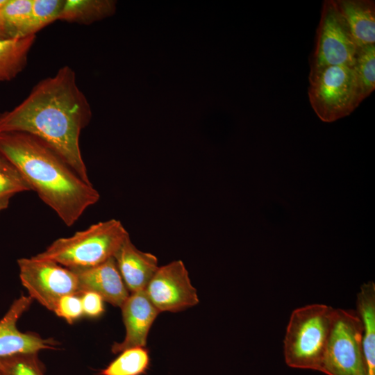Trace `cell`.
<instances>
[{
    "label": "cell",
    "mask_w": 375,
    "mask_h": 375,
    "mask_svg": "<svg viewBox=\"0 0 375 375\" xmlns=\"http://www.w3.org/2000/svg\"><path fill=\"white\" fill-rule=\"evenodd\" d=\"M91 117L75 72L66 65L40 81L14 108L0 113V133L22 132L38 138L91 183L79 145L81 131Z\"/></svg>",
    "instance_id": "1"
},
{
    "label": "cell",
    "mask_w": 375,
    "mask_h": 375,
    "mask_svg": "<svg viewBox=\"0 0 375 375\" xmlns=\"http://www.w3.org/2000/svg\"><path fill=\"white\" fill-rule=\"evenodd\" d=\"M0 155L21 173L32 190L67 226H72L100 195L51 148L22 132L0 133Z\"/></svg>",
    "instance_id": "2"
},
{
    "label": "cell",
    "mask_w": 375,
    "mask_h": 375,
    "mask_svg": "<svg viewBox=\"0 0 375 375\" xmlns=\"http://www.w3.org/2000/svg\"><path fill=\"white\" fill-rule=\"evenodd\" d=\"M128 235L122 222L112 219L92 224L70 237L58 238L35 256L70 269L91 267L114 257Z\"/></svg>",
    "instance_id": "3"
},
{
    "label": "cell",
    "mask_w": 375,
    "mask_h": 375,
    "mask_svg": "<svg viewBox=\"0 0 375 375\" xmlns=\"http://www.w3.org/2000/svg\"><path fill=\"white\" fill-rule=\"evenodd\" d=\"M334 311L331 306L318 303L292 311L283 340L288 366L320 372Z\"/></svg>",
    "instance_id": "4"
},
{
    "label": "cell",
    "mask_w": 375,
    "mask_h": 375,
    "mask_svg": "<svg viewBox=\"0 0 375 375\" xmlns=\"http://www.w3.org/2000/svg\"><path fill=\"white\" fill-rule=\"evenodd\" d=\"M309 83L310 106L324 122L349 115L365 99L351 66L333 65L310 70Z\"/></svg>",
    "instance_id": "5"
},
{
    "label": "cell",
    "mask_w": 375,
    "mask_h": 375,
    "mask_svg": "<svg viewBox=\"0 0 375 375\" xmlns=\"http://www.w3.org/2000/svg\"><path fill=\"white\" fill-rule=\"evenodd\" d=\"M362 326L356 311L335 309L320 372L327 375H367Z\"/></svg>",
    "instance_id": "6"
},
{
    "label": "cell",
    "mask_w": 375,
    "mask_h": 375,
    "mask_svg": "<svg viewBox=\"0 0 375 375\" xmlns=\"http://www.w3.org/2000/svg\"><path fill=\"white\" fill-rule=\"evenodd\" d=\"M19 278L28 297L53 312L58 300L68 294L79 295L76 273L55 261L36 257L17 260Z\"/></svg>",
    "instance_id": "7"
},
{
    "label": "cell",
    "mask_w": 375,
    "mask_h": 375,
    "mask_svg": "<svg viewBox=\"0 0 375 375\" xmlns=\"http://www.w3.org/2000/svg\"><path fill=\"white\" fill-rule=\"evenodd\" d=\"M358 49L335 1H324L310 70L333 65L353 67Z\"/></svg>",
    "instance_id": "8"
},
{
    "label": "cell",
    "mask_w": 375,
    "mask_h": 375,
    "mask_svg": "<svg viewBox=\"0 0 375 375\" xmlns=\"http://www.w3.org/2000/svg\"><path fill=\"white\" fill-rule=\"evenodd\" d=\"M144 291L160 312L182 311L199 302L197 290L181 260L159 266Z\"/></svg>",
    "instance_id": "9"
},
{
    "label": "cell",
    "mask_w": 375,
    "mask_h": 375,
    "mask_svg": "<svg viewBox=\"0 0 375 375\" xmlns=\"http://www.w3.org/2000/svg\"><path fill=\"white\" fill-rule=\"evenodd\" d=\"M33 301L28 296H20L0 319V359L18 353H38L44 349H54L58 344L53 339H44L35 333L22 332L17 328L18 320Z\"/></svg>",
    "instance_id": "10"
},
{
    "label": "cell",
    "mask_w": 375,
    "mask_h": 375,
    "mask_svg": "<svg viewBox=\"0 0 375 375\" xmlns=\"http://www.w3.org/2000/svg\"><path fill=\"white\" fill-rule=\"evenodd\" d=\"M120 308L126 333L122 342L112 345V352L116 354L130 348L145 347L150 328L160 312L144 290L130 293Z\"/></svg>",
    "instance_id": "11"
},
{
    "label": "cell",
    "mask_w": 375,
    "mask_h": 375,
    "mask_svg": "<svg viewBox=\"0 0 375 375\" xmlns=\"http://www.w3.org/2000/svg\"><path fill=\"white\" fill-rule=\"evenodd\" d=\"M72 270L77 276L79 295L93 292L104 301L120 308L130 294L113 257L91 267Z\"/></svg>",
    "instance_id": "12"
},
{
    "label": "cell",
    "mask_w": 375,
    "mask_h": 375,
    "mask_svg": "<svg viewBox=\"0 0 375 375\" xmlns=\"http://www.w3.org/2000/svg\"><path fill=\"white\" fill-rule=\"evenodd\" d=\"M113 258L130 293L144 290L159 267L156 256L139 250L129 235Z\"/></svg>",
    "instance_id": "13"
},
{
    "label": "cell",
    "mask_w": 375,
    "mask_h": 375,
    "mask_svg": "<svg viewBox=\"0 0 375 375\" xmlns=\"http://www.w3.org/2000/svg\"><path fill=\"white\" fill-rule=\"evenodd\" d=\"M335 3L358 47L375 44L374 1L337 0Z\"/></svg>",
    "instance_id": "14"
},
{
    "label": "cell",
    "mask_w": 375,
    "mask_h": 375,
    "mask_svg": "<svg viewBox=\"0 0 375 375\" xmlns=\"http://www.w3.org/2000/svg\"><path fill=\"white\" fill-rule=\"evenodd\" d=\"M362 326V351L367 375H375V284L363 283L357 294L356 310Z\"/></svg>",
    "instance_id": "15"
},
{
    "label": "cell",
    "mask_w": 375,
    "mask_h": 375,
    "mask_svg": "<svg viewBox=\"0 0 375 375\" xmlns=\"http://www.w3.org/2000/svg\"><path fill=\"white\" fill-rule=\"evenodd\" d=\"M35 35L0 38V82L15 78L25 68Z\"/></svg>",
    "instance_id": "16"
},
{
    "label": "cell",
    "mask_w": 375,
    "mask_h": 375,
    "mask_svg": "<svg viewBox=\"0 0 375 375\" xmlns=\"http://www.w3.org/2000/svg\"><path fill=\"white\" fill-rule=\"evenodd\" d=\"M115 2L108 0H65L58 20L90 24L114 13Z\"/></svg>",
    "instance_id": "17"
},
{
    "label": "cell",
    "mask_w": 375,
    "mask_h": 375,
    "mask_svg": "<svg viewBox=\"0 0 375 375\" xmlns=\"http://www.w3.org/2000/svg\"><path fill=\"white\" fill-rule=\"evenodd\" d=\"M33 0H7L0 10V26L7 38L24 37Z\"/></svg>",
    "instance_id": "18"
},
{
    "label": "cell",
    "mask_w": 375,
    "mask_h": 375,
    "mask_svg": "<svg viewBox=\"0 0 375 375\" xmlns=\"http://www.w3.org/2000/svg\"><path fill=\"white\" fill-rule=\"evenodd\" d=\"M149 353L145 347L126 349L100 372L101 375H142L148 369Z\"/></svg>",
    "instance_id": "19"
},
{
    "label": "cell",
    "mask_w": 375,
    "mask_h": 375,
    "mask_svg": "<svg viewBox=\"0 0 375 375\" xmlns=\"http://www.w3.org/2000/svg\"><path fill=\"white\" fill-rule=\"evenodd\" d=\"M32 190L18 169L0 155V212L8 207L17 193Z\"/></svg>",
    "instance_id": "20"
},
{
    "label": "cell",
    "mask_w": 375,
    "mask_h": 375,
    "mask_svg": "<svg viewBox=\"0 0 375 375\" xmlns=\"http://www.w3.org/2000/svg\"><path fill=\"white\" fill-rule=\"evenodd\" d=\"M65 0H33L30 19L24 36L35 35L40 30L58 20Z\"/></svg>",
    "instance_id": "21"
},
{
    "label": "cell",
    "mask_w": 375,
    "mask_h": 375,
    "mask_svg": "<svg viewBox=\"0 0 375 375\" xmlns=\"http://www.w3.org/2000/svg\"><path fill=\"white\" fill-rule=\"evenodd\" d=\"M353 69L366 99L375 88V44L358 49Z\"/></svg>",
    "instance_id": "22"
},
{
    "label": "cell",
    "mask_w": 375,
    "mask_h": 375,
    "mask_svg": "<svg viewBox=\"0 0 375 375\" xmlns=\"http://www.w3.org/2000/svg\"><path fill=\"white\" fill-rule=\"evenodd\" d=\"M5 375H44L38 353H18L0 359Z\"/></svg>",
    "instance_id": "23"
},
{
    "label": "cell",
    "mask_w": 375,
    "mask_h": 375,
    "mask_svg": "<svg viewBox=\"0 0 375 375\" xmlns=\"http://www.w3.org/2000/svg\"><path fill=\"white\" fill-rule=\"evenodd\" d=\"M53 312L69 324H72L83 315L80 296L68 294L62 297L58 300Z\"/></svg>",
    "instance_id": "24"
},
{
    "label": "cell",
    "mask_w": 375,
    "mask_h": 375,
    "mask_svg": "<svg viewBox=\"0 0 375 375\" xmlns=\"http://www.w3.org/2000/svg\"><path fill=\"white\" fill-rule=\"evenodd\" d=\"M81 300L83 315L96 318L105 311L104 301L98 294L93 292H85L79 295Z\"/></svg>",
    "instance_id": "25"
},
{
    "label": "cell",
    "mask_w": 375,
    "mask_h": 375,
    "mask_svg": "<svg viewBox=\"0 0 375 375\" xmlns=\"http://www.w3.org/2000/svg\"><path fill=\"white\" fill-rule=\"evenodd\" d=\"M7 38V37L0 26V38Z\"/></svg>",
    "instance_id": "26"
},
{
    "label": "cell",
    "mask_w": 375,
    "mask_h": 375,
    "mask_svg": "<svg viewBox=\"0 0 375 375\" xmlns=\"http://www.w3.org/2000/svg\"><path fill=\"white\" fill-rule=\"evenodd\" d=\"M7 0H0V10L6 3Z\"/></svg>",
    "instance_id": "27"
},
{
    "label": "cell",
    "mask_w": 375,
    "mask_h": 375,
    "mask_svg": "<svg viewBox=\"0 0 375 375\" xmlns=\"http://www.w3.org/2000/svg\"><path fill=\"white\" fill-rule=\"evenodd\" d=\"M0 375H5V374L0 370Z\"/></svg>",
    "instance_id": "28"
}]
</instances>
